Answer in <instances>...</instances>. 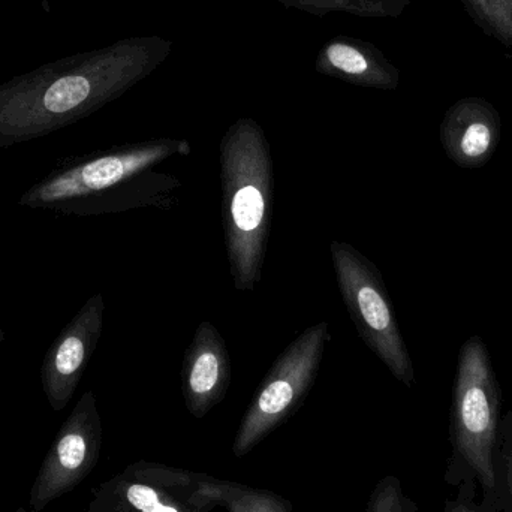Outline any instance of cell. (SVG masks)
Returning a JSON list of instances; mask_svg holds the SVG:
<instances>
[{
	"label": "cell",
	"instance_id": "obj_16",
	"mask_svg": "<svg viewBox=\"0 0 512 512\" xmlns=\"http://www.w3.org/2000/svg\"><path fill=\"white\" fill-rule=\"evenodd\" d=\"M366 512H417L396 477H384L370 495Z\"/></svg>",
	"mask_w": 512,
	"mask_h": 512
},
{
	"label": "cell",
	"instance_id": "obj_9",
	"mask_svg": "<svg viewBox=\"0 0 512 512\" xmlns=\"http://www.w3.org/2000/svg\"><path fill=\"white\" fill-rule=\"evenodd\" d=\"M104 300L90 298L54 343L42 366V387L54 411H62L74 396L102 331Z\"/></svg>",
	"mask_w": 512,
	"mask_h": 512
},
{
	"label": "cell",
	"instance_id": "obj_14",
	"mask_svg": "<svg viewBox=\"0 0 512 512\" xmlns=\"http://www.w3.org/2000/svg\"><path fill=\"white\" fill-rule=\"evenodd\" d=\"M288 8L309 14L325 15L346 12L358 17H397L405 11L411 0H276Z\"/></svg>",
	"mask_w": 512,
	"mask_h": 512
},
{
	"label": "cell",
	"instance_id": "obj_6",
	"mask_svg": "<svg viewBox=\"0 0 512 512\" xmlns=\"http://www.w3.org/2000/svg\"><path fill=\"white\" fill-rule=\"evenodd\" d=\"M203 475L140 460L96 487L86 512H213Z\"/></svg>",
	"mask_w": 512,
	"mask_h": 512
},
{
	"label": "cell",
	"instance_id": "obj_20",
	"mask_svg": "<svg viewBox=\"0 0 512 512\" xmlns=\"http://www.w3.org/2000/svg\"><path fill=\"white\" fill-rule=\"evenodd\" d=\"M0 339H2V333H0Z\"/></svg>",
	"mask_w": 512,
	"mask_h": 512
},
{
	"label": "cell",
	"instance_id": "obj_4",
	"mask_svg": "<svg viewBox=\"0 0 512 512\" xmlns=\"http://www.w3.org/2000/svg\"><path fill=\"white\" fill-rule=\"evenodd\" d=\"M330 339L328 322H318L292 340L274 361L243 415L233 442L234 456H248L300 408L318 379Z\"/></svg>",
	"mask_w": 512,
	"mask_h": 512
},
{
	"label": "cell",
	"instance_id": "obj_1",
	"mask_svg": "<svg viewBox=\"0 0 512 512\" xmlns=\"http://www.w3.org/2000/svg\"><path fill=\"white\" fill-rule=\"evenodd\" d=\"M173 50L161 36L122 39L65 57L0 86V146L57 131L128 92Z\"/></svg>",
	"mask_w": 512,
	"mask_h": 512
},
{
	"label": "cell",
	"instance_id": "obj_18",
	"mask_svg": "<svg viewBox=\"0 0 512 512\" xmlns=\"http://www.w3.org/2000/svg\"><path fill=\"white\" fill-rule=\"evenodd\" d=\"M447 512H477L472 510V508H469L468 505H451L450 508H448Z\"/></svg>",
	"mask_w": 512,
	"mask_h": 512
},
{
	"label": "cell",
	"instance_id": "obj_12",
	"mask_svg": "<svg viewBox=\"0 0 512 512\" xmlns=\"http://www.w3.org/2000/svg\"><path fill=\"white\" fill-rule=\"evenodd\" d=\"M316 71L354 86L394 90L399 86L400 72L372 44L336 36L330 39L316 57Z\"/></svg>",
	"mask_w": 512,
	"mask_h": 512
},
{
	"label": "cell",
	"instance_id": "obj_13",
	"mask_svg": "<svg viewBox=\"0 0 512 512\" xmlns=\"http://www.w3.org/2000/svg\"><path fill=\"white\" fill-rule=\"evenodd\" d=\"M201 492L228 512H294L292 505L270 490L254 489L236 481L203 475Z\"/></svg>",
	"mask_w": 512,
	"mask_h": 512
},
{
	"label": "cell",
	"instance_id": "obj_7",
	"mask_svg": "<svg viewBox=\"0 0 512 512\" xmlns=\"http://www.w3.org/2000/svg\"><path fill=\"white\" fill-rule=\"evenodd\" d=\"M191 149L189 141L180 138H155L143 143L129 144L45 180L41 185L30 189L21 203L26 206H48L98 194L123 185L138 174L146 173L150 168L174 156H188Z\"/></svg>",
	"mask_w": 512,
	"mask_h": 512
},
{
	"label": "cell",
	"instance_id": "obj_17",
	"mask_svg": "<svg viewBox=\"0 0 512 512\" xmlns=\"http://www.w3.org/2000/svg\"><path fill=\"white\" fill-rule=\"evenodd\" d=\"M507 465L508 483H510V489L512 493V441L510 442V453H508Z\"/></svg>",
	"mask_w": 512,
	"mask_h": 512
},
{
	"label": "cell",
	"instance_id": "obj_3",
	"mask_svg": "<svg viewBox=\"0 0 512 512\" xmlns=\"http://www.w3.org/2000/svg\"><path fill=\"white\" fill-rule=\"evenodd\" d=\"M330 254L340 295L361 340L397 381L411 388L415 384L414 364L381 271L349 243L333 240Z\"/></svg>",
	"mask_w": 512,
	"mask_h": 512
},
{
	"label": "cell",
	"instance_id": "obj_8",
	"mask_svg": "<svg viewBox=\"0 0 512 512\" xmlns=\"http://www.w3.org/2000/svg\"><path fill=\"white\" fill-rule=\"evenodd\" d=\"M101 448V415L95 394L87 391L60 427L41 463L30 490V508L42 512L80 486L98 465Z\"/></svg>",
	"mask_w": 512,
	"mask_h": 512
},
{
	"label": "cell",
	"instance_id": "obj_2",
	"mask_svg": "<svg viewBox=\"0 0 512 512\" xmlns=\"http://www.w3.org/2000/svg\"><path fill=\"white\" fill-rule=\"evenodd\" d=\"M221 213L234 288L255 291L261 282L273 215L270 143L251 117L234 122L219 146Z\"/></svg>",
	"mask_w": 512,
	"mask_h": 512
},
{
	"label": "cell",
	"instance_id": "obj_15",
	"mask_svg": "<svg viewBox=\"0 0 512 512\" xmlns=\"http://www.w3.org/2000/svg\"><path fill=\"white\" fill-rule=\"evenodd\" d=\"M475 23L489 36L512 47V0H462Z\"/></svg>",
	"mask_w": 512,
	"mask_h": 512
},
{
	"label": "cell",
	"instance_id": "obj_19",
	"mask_svg": "<svg viewBox=\"0 0 512 512\" xmlns=\"http://www.w3.org/2000/svg\"><path fill=\"white\" fill-rule=\"evenodd\" d=\"M15 512H41V511H35V510H32V511H27V510H18V511H15Z\"/></svg>",
	"mask_w": 512,
	"mask_h": 512
},
{
	"label": "cell",
	"instance_id": "obj_5",
	"mask_svg": "<svg viewBox=\"0 0 512 512\" xmlns=\"http://www.w3.org/2000/svg\"><path fill=\"white\" fill-rule=\"evenodd\" d=\"M499 406L501 394L489 352L480 336L471 337L460 349L451 423L457 450L487 490L496 489L493 450Z\"/></svg>",
	"mask_w": 512,
	"mask_h": 512
},
{
	"label": "cell",
	"instance_id": "obj_11",
	"mask_svg": "<svg viewBox=\"0 0 512 512\" xmlns=\"http://www.w3.org/2000/svg\"><path fill=\"white\" fill-rule=\"evenodd\" d=\"M502 137V120L483 98L456 102L441 123V143L448 158L462 168H480L495 155Z\"/></svg>",
	"mask_w": 512,
	"mask_h": 512
},
{
	"label": "cell",
	"instance_id": "obj_10",
	"mask_svg": "<svg viewBox=\"0 0 512 512\" xmlns=\"http://www.w3.org/2000/svg\"><path fill=\"white\" fill-rule=\"evenodd\" d=\"M182 394L194 418H204L227 396L233 381V363L224 337L209 321H203L186 349L182 363Z\"/></svg>",
	"mask_w": 512,
	"mask_h": 512
}]
</instances>
